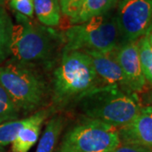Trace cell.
Listing matches in <instances>:
<instances>
[{
  "mask_svg": "<svg viewBox=\"0 0 152 152\" xmlns=\"http://www.w3.org/2000/svg\"><path fill=\"white\" fill-rule=\"evenodd\" d=\"M113 54L124 73L129 89L138 95L145 91L147 82L142 70L137 41L122 43L114 50Z\"/></svg>",
  "mask_w": 152,
  "mask_h": 152,
  "instance_id": "cell-8",
  "label": "cell"
},
{
  "mask_svg": "<svg viewBox=\"0 0 152 152\" xmlns=\"http://www.w3.org/2000/svg\"><path fill=\"white\" fill-rule=\"evenodd\" d=\"M11 40L13 61L45 72L53 69L63 54L64 32L42 26L29 17L15 13Z\"/></svg>",
  "mask_w": 152,
  "mask_h": 152,
  "instance_id": "cell-1",
  "label": "cell"
},
{
  "mask_svg": "<svg viewBox=\"0 0 152 152\" xmlns=\"http://www.w3.org/2000/svg\"><path fill=\"white\" fill-rule=\"evenodd\" d=\"M34 12L39 22L48 27H56L61 22L59 0H34Z\"/></svg>",
  "mask_w": 152,
  "mask_h": 152,
  "instance_id": "cell-14",
  "label": "cell"
},
{
  "mask_svg": "<svg viewBox=\"0 0 152 152\" xmlns=\"http://www.w3.org/2000/svg\"><path fill=\"white\" fill-rule=\"evenodd\" d=\"M140 95L141 96H140V99L142 105L152 107V89L143 91Z\"/></svg>",
  "mask_w": 152,
  "mask_h": 152,
  "instance_id": "cell-22",
  "label": "cell"
},
{
  "mask_svg": "<svg viewBox=\"0 0 152 152\" xmlns=\"http://www.w3.org/2000/svg\"><path fill=\"white\" fill-rule=\"evenodd\" d=\"M11 9L16 13L32 18L34 15V0H9Z\"/></svg>",
  "mask_w": 152,
  "mask_h": 152,
  "instance_id": "cell-19",
  "label": "cell"
},
{
  "mask_svg": "<svg viewBox=\"0 0 152 152\" xmlns=\"http://www.w3.org/2000/svg\"><path fill=\"white\" fill-rule=\"evenodd\" d=\"M137 42L142 70L146 82L152 86V48L148 36L142 37L137 41Z\"/></svg>",
  "mask_w": 152,
  "mask_h": 152,
  "instance_id": "cell-16",
  "label": "cell"
},
{
  "mask_svg": "<svg viewBox=\"0 0 152 152\" xmlns=\"http://www.w3.org/2000/svg\"><path fill=\"white\" fill-rule=\"evenodd\" d=\"M113 152H152L151 147L121 143Z\"/></svg>",
  "mask_w": 152,
  "mask_h": 152,
  "instance_id": "cell-21",
  "label": "cell"
},
{
  "mask_svg": "<svg viewBox=\"0 0 152 152\" xmlns=\"http://www.w3.org/2000/svg\"><path fill=\"white\" fill-rule=\"evenodd\" d=\"M117 3L118 0H85L78 13L69 19V24H82L93 17L108 13L115 8Z\"/></svg>",
  "mask_w": 152,
  "mask_h": 152,
  "instance_id": "cell-12",
  "label": "cell"
},
{
  "mask_svg": "<svg viewBox=\"0 0 152 152\" xmlns=\"http://www.w3.org/2000/svg\"><path fill=\"white\" fill-rule=\"evenodd\" d=\"M20 112L12 102L5 90L0 86V124L19 118Z\"/></svg>",
  "mask_w": 152,
  "mask_h": 152,
  "instance_id": "cell-18",
  "label": "cell"
},
{
  "mask_svg": "<svg viewBox=\"0 0 152 152\" xmlns=\"http://www.w3.org/2000/svg\"><path fill=\"white\" fill-rule=\"evenodd\" d=\"M151 44V48H152V43H150Z\"/></svg>",
  "mask_w": 152,
  "mask_h": 152,
  "instance_id": "cell-26",
  "label": "cell"
},
{
  "mask_svg": "<svg viewBox=\"0 0 152 152\" xmlns=\"http://www.w3.org/2000/svg\"><path fill=\"white\" fill-rule=\"evenodd\" d=\"M50 80L49 107L54 113L69 107L83 94L102 86L91 61L83 51L63 53Z\"/></svg>",
  "mask_w": 152,
  "mask_h": 152,
  "instance_id": "cell-2",
  "label": "cell"
},
{
  "mask_svg": "<svg viewBox=\"0 0 152 152\" xmlns=\"http://www.w3.org/2000/svg\"><path fill=\"white\" fill-rule=\"evenodd\" d=\"M45 71L8 60L0 65V86L20 113L27 115L51 105V80Z\"/></svg>",
  "mask_w": 152,
  "mask_h": 152,
  "instance_id": "cell-3",
  "label": "cell"
},
{
  "mask_svg": "<svg viewBox=\"0 0 152 152\" xmlns=\"http://www.w3.org/2000/svg\"><path fill=\"white\" fill-rule=\"evenodd\" d=\"M8 1H9V0H0V6H3V7H4V6L7 4Z\"/></svg>",
  "mask_w": 152,
  "mask_h": 152,
  "instance_id": "cell-24",
  "label": "cell"
},
{
  "mask_svg": "<svg viewBox=\"0 0 152 152\" xmlns=\"http://www.w3.org/2000/svg\"><path fill=\"white\" fill-rule=\"evenodd\" d=\"M142 106L138 94L113 86H100L83 94L71 107H75L84 118L119 129L135 118Z\"/></svg>",
  "mask_w": 152,
  "mask_h": 152,
  "instance_id": "cell-4",
  "label": "cell"
},
{
  "mask_svg": "<svg viewBox=\"0 0 152 152\" xmlns=\"http://www.w3.org/2000/svg\"><path fill=\"white\" fill-rule=\"evenodd\" d=\"M64 125L65 118L62 114H53L47 123L36 152H53Z\"/></svg>",
  "mask_w": 152,
  "mask_h": 152,
  "instance_id": "cell-13",
  "label": "cell"
},
{
  "mask_svg": "<svg viewBox=\"0 0 152 152\" xmlns=\"http://www.w3.org/2000/svg\"><path fill=\"white\" fill-rule=\"evenodd\" d=\"M54 112L51 107L42 109L29 117V120L12 143V152H28L37 143L45 120Z\"/></svg>",
  "mask_w": 152,
  "mask_h": 152,
  "instance_id": "cell-11",
  "label": "cell"
},
{
  "mask_svg": "<svg viewBox=\"0 0 152 152\" xmlns=\"http://www.w3.org/2000/svg\"><path fill=\"white\" fill-rule=\"evenodd\" d=\"M85 0H59L61 12L64 16L71 19L80 10Z\"/></svg>",
  "mask_w": 152,
  "mask_h": 152,
  "instance_id": "cell-20",
  "label": "cell"
},
{
  "mask_svg": "<svg viewBox=\"0 0 152 152\" xmlns=\"http://www.w3.org/2000/svg\"><path fill=\"white\" fill-rule=\"evenodd\" d=\"M29 117L23 119L10 121L0 124V145H7L12 144L15 140L19 132L26 124Z\"/></svg>",
  "mask_w": 152,
  "mask_h": 152,
  "instance_id": "cell-17",
  "label": "cell"
},
{
  "mask_svg": "<svg viewBox=\"0 0 152 152\" xmlns=\"http://www.w3.org/2000/svg\"><path fill=\"white\" fill-rule=\"evenodd\" d=\"M147 36H148V39H149L150 43H152V29H151V31L149 32V34H148Z\"/></svg>",
  "mask_w": 152,
  "mask_h": 152,
  "instance_id": "cell-23",
  "label": "cell"
},
{
  "mask_svg": "<svg viewBox=\"0 0 152 152\" xmlns=\"http://www.w3.org/2000/svg\"><path fill=\"white\" fill-rule=\"evenodd\" d=\"M122 43L136 42L152 29V0H120L115 14Z\"/></svg>",
  "mask_w": 152,
  "mask_h": 152,
  "instance_id": "cell-7",
  "label": "cell"
},
{
  "mask_svg": "<svg viewBox=\"0 0 152 152\" xmlns=\"http://www.w3.org/2000/svg\"><path fill=\"white\" fill-rule=\"evenodd\" d=\"M120 144L117 128L83 117L64 134L58 152H113Z\"/></svg>",
  "mask_w": 152,
  "mask_h": 152,
  "instance_id": "cell-6",
  "label": "cell"
},
{
  "mask_svg": "<svg viewBox=\"0 0 152 152\" xmlns=\"http://www.w3.org/2000/svg\"><path fill=\"white\" fill-rule=\"evenodd\" d=\"M13 27L10 15L3 6H0V64L10 56Z\"/></svg>",
  "mask_w": 152,
  "mask_h": 152,
  "instance_id": "cell-15",
  "label": "cell"
},
{
  "mask_svg": "<svg viewBox=\"0 0 152 152\" xmlns=\"http://www.w3.org/2000/svg\"><path fill=\"white\" fill-rule=\"evenodd\" d=\"M82 51L90 58L102 86H113L127 92L134 93L128 87L124 73L114 56L113 52L102 53L92 50Z\"/></svg>",
  "mask_w": 152,
  "mask_h": 152,
  "instance_id": "cell-9",
  "label": "cell"
},
{
  "mask_svg": "<svg viewBox=\"0 0 152 152\" xmlns=\"http://www.w3.org/2000/svg\"><path fill=\"white\" fill-rule=\"evenodd\" d=\"M0 152H5L4 149L3 148V146H1V145H0Z\"/></svg>",
  "mask_w": 152,
  "mask_h": 152,
  "instance_id": "cell-25",
  "label": "cell"
},
{
  "mask_svg": "<svg viewBox=\"0 0 152 152\" xmlns=\"http://www.w3.org/2000/svg\"><path fill=\"white\" fill-rule=\"evenodd\" d=\"M63 53L92 50L102 53L113 52L122 44L119 29L113 10L88 21L69 26L64 32Z\"/></svg>",
  "mask_w": 152,
  "mask_h": 152,
  "instance_id": "cell-5",
  "label": "cell"
},
{
  "mask_svg": "<svg viewBox=\"0 0 152 152\" xmlns=\"http://www.w3.org/2000/svg\"><path fill=\"white\" fill-rule=\"evenodd\" d=\"M118 129L121 143L152 148V107L142 106L129 124Z\"/></svg>",
  "mask_w": 152,
  "mask_h": 152,
  "instance_id": "cell-10",
  "label": "cell"
}]
</instances>
